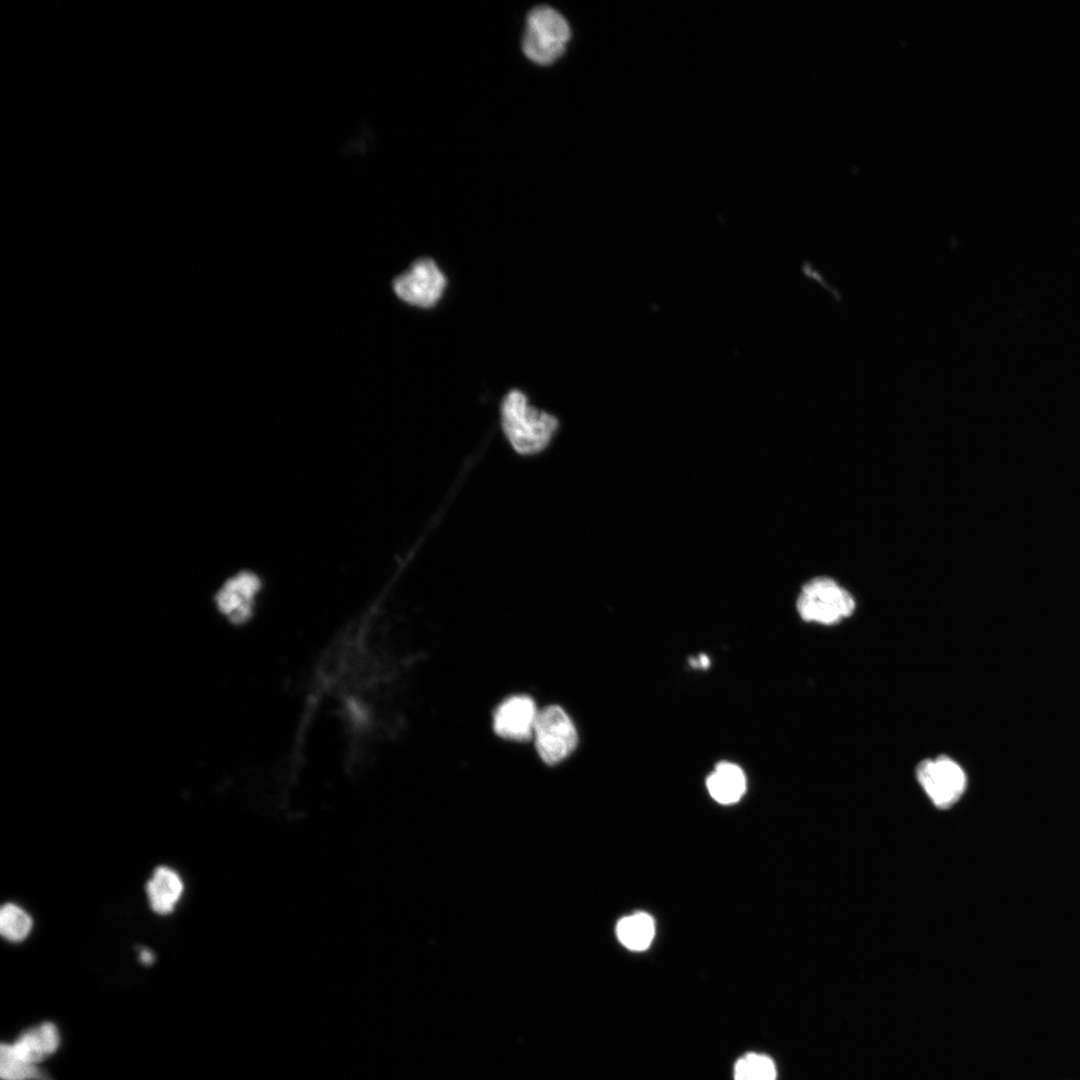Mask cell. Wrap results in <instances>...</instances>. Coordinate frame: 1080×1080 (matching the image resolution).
Instances as JSON below:
<instances>
[{
	"label": "cell",
	"mask_w": 1080,
	"mask_h": 1080,
	"mask_svg": "<svg viewBox=\"0 0 1080 1080\" xmlns=\"http://www.w3.org/2000/svg\"><path fill=\"white\" fill-rule=\"evenodd\" d=\"M500 412L505 437L522 455L546 448L559 426L555 416L530 405L527 396L517 389L504 396Z\"/></svg>",
	"instance_id": "obj_1"
},
{
	"label": "cell",
	"mask_w": 1080,
	"mask_h": 1080,
	"mask_svg": "<svg viewBox=\"0 0 1080 1080\" xmlns=\"http://www.w3.org/2000/svg\"><path fill=\"white\" fill-rule=\"evenodd\" d=\"M570 34L569 24L560 12L547 5L537 6L526 18L523 52L536 64H552L564 53Z\"/></svg>",
	"instance_id": "obj_2"
},
{
	"label": "cell",
	"mask_w": 1080,
	"mask_h": 1080,
	"mask_svg": "<svg viewBox=\"0 0 1080 1080\" xmlns=\"http://www.w3.org/2000/svg\"><path fill=\"white\" fill-rule=\"evenodd\" d=\"M797 611L807 622L833 625L849 617L855 609L852 595L829 577L807 582L797 599Z\"/></svg>",
	"instance_id": "obj_3"
},
{
	"label": "cell",
	"mask_w": 1080,
	"mask_h": 1080,
	"mask_svg": "<svg viewBox=\"0 0 1080 1080\" xmlns=\"http://www.w3.org/2000/svg\"><path fill=\"white\" fill-rule=\"evenodd\" d=\"M916 777L933 804L941 809L956 803L967 785L961 766L944 755L921 761L916 768Z\"/></svg>",
	"instance_id": "obj_4"
},
{
	"label": "cell",
	"mask_w": 1080,
	"mask_h": 1080,
	"mask_svg": "<svg viewBox=\"0 0 1080 1080\" xmlns=\"http://www.w3.org/2000/svg\"><path fill=\"white\" fill-rule=\"evenodd\" d=\"M533 735L539 756L549 765L564 760L577 744L575 726L559 706H548L538 712Z\"/></svg>",
	"instance_id": "obj_5"
},
{
	"label": "cell",
	"mask_w": 1080,
	"mask_h": 1080,
	"mask_svg": "<svg viewBox=\"0 0 1080 1080\" xmlns=\"http://www.w3.org/2000/svg\"><path fill=\"white\" fill-rule=\"evenodd\" d=\"M447 285V279L437 263L431 258H420L397 276L393 290L402 301L421 308L438 303Z\"/></svg>",
	"instance_id": "obj_6"
},
{
	"label": "cell",
	"mask_w": 1080,
	"mask_h": 1080,
	"mask_svg": "<svg viewBox=\"0 0 1080 1080\" xmlns=\"http://www.w3.org/2000/svg\"><path fill=\"white\" fill-rule=\"evenodd\" d=\"M538 711L529 696L515 695L504 700L496 709L493 728L502 738L525 741L533 736Z\"/></svg>",
	"instance_id": "obj_7"
},
{
	"label": "cell",
	"mask_w": 1080,
	"mask_h": 1080,
	"mask_svg": "<svg viewBox=\"0 0 1080 1080\" xmlns=\"http://www.w3.org/2000/svg\"><path fill=\"white\" fill-rule=\"evenodd\" d=\"M60 1042L57 1027L50 1022L24 1032L8 1050L23 1062L37 1065L52 1055Z\"/></svg>",
	"instance_id": "obj_8"
},
{
	"label": "cell",
	"mask_w": 1080,
	"mask_h": 1080,
	"mask_svg": "<svg viewBox=\"0 0 1080 1080\" xmlns=\"http://www.w3.org/2000/svg\"><path fill=\"white\" fill-rule=\"evenodd\" d=\"M183 889L184 886L180 876L166 866L156 868L151 879L146 884L149 903L151 908L158 914H168L173 911L183 893Z\"/></svg>",
	"instance_id": "obj_9"
},
{
	"label": "cell",
	"mask_w": 1080,
	"mask_h": 1080,
	"mask_svg": "<svg viewBox=\"0 0 1080 1080\" xmlns=\"http://www.w3.org/2000/svg\"><path fill=\"white\" fill-rule=\"evenodd\" d=\"M711 797L720 804H733L741 799L746 791V777L743 770L731 762H720L706 781Z\"/></svg>",
	"instance_id": "obj_10"
},
{
	"label": "cell",
	"mask_w": 1080,
	"mask_h": 1080,
	"mask_svg": "<svg viewBox=\"0 0 1080 1080\" xmlns=\"http://www.w3.org/2000/svg\"><path fill=\"white\" fill-rule=\"evenodd\" d=\"M616 935L627 949L644 951L651 945L655 935L654 919L644 912L623 917L617 923Z\"/></svg>",
	"instance_id": "obj_11"
},
{
	"label": "cell",
	"mask_w": 1080,
	"mask_h": 1080,
	"mask_svg": "<svg viewBox=\"0 0 1080 1080\" xmlns=\"http://www.w3.org/2000/svg\"><path fill=\"white\" fill-rule=\"evenodd\" d=\"M248 588V578L240 576L230 579L217 591L216 606L230 621H239L247 614Z\"/></svg>",
	"instance_id": "obj_12"
},
{
	"label": "cell",
	"mask_w": 1080,
	"mask_h": 1080,
	"mask_svg": "<svg viewBox=\"0 0 1080 1080\" xmlns=\"http://www.w3.org/2000/svg\"><path fill=\"white\" fill-rule=\"evenodd\" d=\"M31 916L21 907L6 903L0 911V932L11 942L24 940L32 929Z\"/></svg>",
	"instance_id": "obj_13"
},
{
	"label": "cell",
	"mask_w": 1080,
	"mask_h": 1080,
	"mask_svg": "<svg viewBox=\"0 0 1080 1080\" xmlns=\"http://www.w3.org/2000/svg\"><path fill=\"white\" fill-rule=\"evenodd\" d=\"M734 1080H776L774 1062L768 1056L749 1053L736 1062Z\"/></svg>",
	"instance_id": "obj_14"
},
{
	"label": "cell",
	"mask_w": 1080,
	"mask_h": 1080,
	"mask_svg": "<svg viewBox=\"0 0 1080 1080\" xmlns=\"http://www.w3.org/2000/svg\"><path fill=\"white\" fill-rule=\"evenodd\" d=\"M0 1076L2 1080H47L37 1065L15 1057L6 1044L0 1048Z\"/></svg>",
	"instance_id": "obj_15"
},
{
	"label": "cell",
	"mask_w": 1080,
	"mask_h": 1080,
	"mask_svg": "<svg viewBox=\"0 0 1080 1080\" xmlns=\"http://www.w3.org/2000/svg\"><path fill=\"white\" fill-rule=\"evenodd\" d=\"M690 664L696 668L705 669L709 666L710 660L706 655H700L698 658L690 659Z\"/></svg>",
	"instance_id": "obj_16"
},
{
	"label": "cell",
	"mask_w": 1080,
	"mask_h": 1080,
	"mask_svg": "<svg viewBox=\"0 0 1080 1080\" xmlns=\"http://www.w3.org/2000/svg\"><path fill=\"white\" fill-rule=\"evenodd\" d=\"M139 959L143 964L149 965V964H151L153 962L154 956L151 953V951H149L147 949H142L140 951Z\"/></svg>",
	"instance_id": "obj_17"
}]
</instances>
